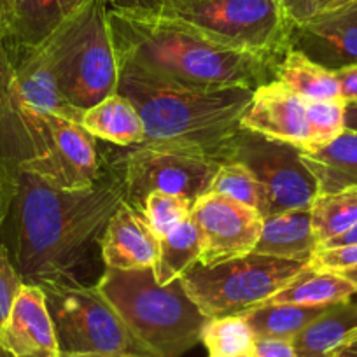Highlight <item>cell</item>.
<instances>
[{
  "mask_svg": "<svg viewBox=\"0 0 357 357\" xmlns=\"http://www.w3.org/2000/svg\"><path fill=\"white\" fill-rule=\"evenodd\" d=\"M301 160L317 178L319 193L357 186V132L345 128L326 147L314 153L301 151Z\"/></svg>",
  "mask_w": 357,
  "mask_h": 357,
  "instance_id": "obj_22",
  "label": "cell"
},
{
  "mask_svg": "<svg viewBox=\"0 0 357 357\" xmlns=\"http://www.w3.org/2000/svg\"><path fill=\"white\" fill-rule=\"evenodd\" d=\"M352 2H357V0H310V16L317 15V13L333 11V9L343 8Z\"/></svg>",
  "mask_w": 357,
  "mask_h": 357,
  "instance_id": "obj_39",
  "label": "cell"
},
{
  "mask_svg": "<svg viewBox=\"0 0 357 357\" xmlns=\"http://www.w3.org/2000/svg\"><path fill=\"white\" fill-rule=\"evenodd\" d=\"M107 9V0H88L44 43L61 97L79 112L118 93L119 68Z\"/></svg>",
  "mask_w": 357,
  "mask_h": 357,
  "instance_id": "obj_6",
  "label": "cell"
},
{
  "mask_svg": "<svg viewBox=\"0 0 357 357\" xmlns=\"http://www.w3.org/2000/svg\"><path fill=\"white\" fill-rule=\"evenodd\" d=\"M6 70H8V50H6V44H4V51L0 53V88H2V84H4Z\"/></svg>",
  "mask_w": 357,
  "mask_h": 357,
  "instance_id": "obj_43",
  "label": "cell"
},
{
  "mask_svg": "<svg viewBox=\"0 0 357 357\" xmlns=\"http://www.w3.org/2000/svg\"><path fill=\"white\" fill-rule=\"evenodd\" d=\"M4 51V39H2V33H0V53Z\"/></svg>",
  "mask_w": 357,
  "mask_h": 357,
  "instance_id": "obj_46",
  "label": "cell"
},
{
  "mask_svg": "<svg viewBox=\"0 0 357 357\" xmlns=\"http://www.w3.org/2000/svg\"><path fill=\"white\" fill-rule=\"evenodd\" d=\"M357 329V294L326 308L293 340L298 357H329Z\"/></svg>",
  "mask_w": 357,
  "mask_h": 357,
  "instance_id": "obj_21",
  "label": "cell"
},
{
  "mask_svg": "<svg viewBox=\"0 0 357 357\" xmlns=\"http://www.w3.org/2000/svg\"><path fill=\"white\" fill-rule=\"evenodd\" d=\"M277 79L303 102L343 100L336 72L308 60L300 51L289 50L277 63Z\"/></svg>",
  "mask_w": 357,
  "mask_h": 357,
  "instance_id": "obj_24",
  "label": "cell"
},
{
  "mask_svg": "<svg viewBox=\"0 0 357 357\" xmlns=\"http://www.w3.org/2000/svg\"><path fill=\"white\" fill-rule=\"evenodd\" d=\"M289 50L331 72L357 65V2L296 23Z\"/></svg>",
  "mask_w": 357,
  "mask_h": 357,
  "instance_id": "obj_14",
  "label": "cell"
},
{
  "mask_svg": "<svg viewBox=\"0 0 357 357\" xmlns=\"http://www.w3.org/2000/svg\"><path fill=\"white\" fill-rule=\"evenodd\" d=\"M61 357H105V356H61Z\"/></svg>",
  "mask_w": 357,
  "mask_h": 357,
  "instance_id": "obj_47",
  "label": "cell"
},
{
  "mask_svg": "<svg viewBox=\"0 0 357 357\" xmlns=\"http://www.w3.org/2000/svg\"><path fill=\"white\" fill-rule=\"evenodd\" d=\"M336 77H338L340 81V91H342L343 100L356 102L357 100V65L342 68V70L336 72Z\"/></svg>",
  "mask_w": 357,
  "mask_h": 357,
  "instance_id": "obj_36",
  "label": "cell"
},
{
  "mask_svg": "<svg viewBox=\"0 0 357 357\" xmlns=\"http://www.w3.org/2000/svg\"><path fill=\"white\" fill-rule=\"evenodd\" d=\"M345 128L357 132V100L345 104Z\"/></svg>",
  "mask_w": 357,
  "mask_h": 357,
  "instance_id": "obj_42",
  "label": "cell"
},
{
  "mask_svg": "<svg viewBox=\"0 0 357 357\" xmlns=\"http://www.w3.org/2000/svg\"><path fill=\"white\" fill-rule=\"evenodd\" d=\"M95 287L158 357H181L200 342L207 317L181 279L160 286L153 268H105Z\"/></svg>",
  "mask_w": 357,
  "mask_h": 357,
  "instance_id": "obj_4",
  "label": "cell"
},
{
  "mask_svg": "<svg viewBox=\"0 0 357 357\" xmlns=\"http://www.w3.org/2000/svg\"><path fill=\"white\" fill-rule=\"evenodd\" d=\"M61 356L158 357L95 286L40 284Z\"/></svg>",
  "mask_w": 357,
  "mask_h": 357,
  "instance_id": "obj_8",
  "label": "cell"
},
{
  "mask_svg": "<svg viewBox=\"0 0 357 357\" xmlns=\"http://www.w3.org/2000/svg\"><path fill=\"white\" fill-rule=\"evenodd\" d=\"M160 13L229 50L275 60L289 51L296 25L280 0H163Z\"/></svg>",
  "mask_w": 357,
  "mask_h": 357,
  "instance_id": "obj_7",
  "label": "cell"
},
{
  "mask_svg": "<svg viewBox=\"0 0 357 357\" xmlns=\"http://www.w3.org/2000/svg\"><path fill=\"white\" fill-rule=\"evenodd\" d=\"M329 357H357V329H354L345 342L335 349Z\"/></svg>",
  "mask_w": 357,
  "mask_h": 357,
  "instance_id": "obj_40",
  "label": "cell"
},
{
  "mask_svg": "<svg viewBox=\"0 0 357 357\" xmlns=\"http://www.w3.org/2000/svg\"><path fill=\"white\" fill-rule=\"evenodd\" d=\"M123 204L121 181L105 156L102 177L79 191L58 190L18 168L9 214L15 229L13 263L23 282L84 284L81 268L88 264L95 245L100 247L109 221Z\"/></svg>",
  "mask_w": 357,
  "mask_h": 357,
  "instance_id": "obj_1",
  "label": "cell"
},
{
  "mask_svg": "<svg viewBox=\"0 0 357 357\" xmlns=\"http://www.w3.org/2000/svg\"><path fill=\"white\" fill-rule=\"evenodd\" d=\"M100 254L105 268H154L160 256V236L154 233L142 212L123 204L102 235Z\"/></svg>",
  "mask_w": 357,
  "mask_h": 357,
  "instance_id": "obj_18",
  "label": "cell"
},
{
  "mask_svg": "<svg viewBox=\"0 0 357 357\" xmlns=\"http://www.w3.org/2000/svg\"><path fill=\"white\" fill-rule=\"evenodd\" d=\"M88 0H0V33L9 47L46 43Z\"/></svg>",
  "mask_w": 357,
  "mask_h": 357,
  "instance_id": "obj_17",
  "label": "cell"
},
{
  "mask_svg": "<svg viewBox=\"0 0 357 357\" xmlns=\"http://www.w3.org/2000/svg\"><path fill=\"white\" fill-rule=\"evenodd\" d=\"M0 357H2V354H0Z\"/></svg>",
  "mask_w": 357,
  "mask_h": 357,
  "instance_id": "obj_49",
  "label": "cell"
},
{
  "mask_svg": "<svg viewBox=\"0 0 357 357\" xmlns=\"http://www.w3.org/2000/svg\"><path fill=\"white\" fill-rule=\"evenodd\" d=\"M81 126L95 139L128 147L146 140V130L132 102L119 93L104 98L100 104L82 112Z\"/></svg>",
  "mask_w": 357,
  "mask_h": 357,
  "instance_id": "obj_20",
  "label": "cell"
},
{
  "mask_svg": "<svg viewBox=\"0 0 357 357\" xmlns=\"http://www.w3.org/2000/svg\"><path fill=\"white\" fill-rule=\"evenodd\" d=\"M289 11L294 23H301L310 18V0H280Z\"/></svg>",
  "mask_w": 357,
  "mask_h": 357,
  "instance_id": "obj_37",
  "label": "cell"
},
{
  "mask_svg": "<svg viewBox=\"0 0 357 357\" xmlns=\"http://www.w3.org/2000/svg\"><path fill=\"white\" fill-rule=\"evenodd\" d=\"M109 165L121 181L125 204L140 212L151 193L175 195L195 204L208 193L222 161L193 144L144 140L123 147Z\"/></svg>",
  "mask_w": 357,
  "mask_h": 357,
  "instance_id": "obj_9",
  "label": "cell"
},
{
  "mask_svg": "<svg viewBox=\"0 0 357 357\" xmlns=\"http://www.w3.org/2000/svg\"><path fill=\"white\" fill-rule=\"evenodd\" d=\"M23 284L25 282L13 263L9 249L0 242V329L8 321Z\"/></svg>",
  "mask_w": 357,
  "mask_h": 357,
  "instance_id": "obj_32",
  "label": "cell"
},
{
  "mask_svg": "<svg viewBox=\"0 0 357 357\" xmlns=\"http://www.w3.org/2000/svg\"><path fill=\"white\" fill-rule=\"evenodd\" d=\"M254 352L257 357H298L291 340L257 338L254 343Z\"/></svg>",
  "mask_w": 357,
  "mask_h": 357,
  "instance_id": "obj_35",
  "label": "cell"
},
{
  "mask_svg": "<svg viewBox=\"0 0 357 357\" xmlns=\"http://www.w3.org/2000/svg\"><path fill=\"white\" fill-rule=\"evenodd\" d=\"M107 2H109V4H112V2H114V0H107Z\"/></svg>",
  "mask_w": 357,
  "mask_h": 357,
  "instance_id": "obj_48",
  "label": "cell"
},
{
  "mask_svg": "<svg viewBox=\"0 0 357 357\" xmlns=\"http://www.w3.org/2000/svg\"><path fill=\"white\" fill-rule=\"evenodd\" d=\"M225 161L242 163L261 181L268 193V215L310 208L319 195L317 178L301 160V149L240 128Z\"/></svg>",
  "mask_w": 357,
  "mask_h": 357,
  "instance_id": "obj_11",
  "label": "cell"
},
{
  "mask_svg": "<svg viewBox=\"0 0 357 357\" xmlns=\"http://www.w3.org/2000/svg\"><path fill=\"white\" fill-rule=\"evenodd\" d=\"M345 100L305 102L310 146L305 153L326 147L345 132Z\"/></svg>",
  "mask_w": 357,
  "mask_h": 357,
  "instance_id": "obj_30",
  "label": "cell"
},
{
  "mask_svg": "<svg viewBox=\"0 0 357 357\" xmlns=\"http://www.w3.org/2000/svg\"><path fill=\"white\" fill-rule=\"evenodd\" d=\"M16 193V168L6 160L0 151V231L11 212L13 200Z\"/></svg>",
  "mask_w": 357,
  "mask_h": 357,
  "instance_id": "obj_34",
  "label": "cell"
},
{
  "mask_svg": "<svg viewBox=\"0 0 357 357\" xmlns=\"http://www.w3.org/2000/svg\"><path fill=\"white\" fill-rule=\"evenodd\" d=\"M2 357H61L56 333L39 286L23 284L0 329Z\"/></svg>",
  "mask_w": 357,
  "mask_h": 357,
  "instance_id": "obj_16",
  "label": "cell"
},
{
  "mask_svg": "<svg viewBox=\"0 0 357 357\" xmlns=\"http://www.w3.org/2000/svg\"><path fill=\"white\" fill-rule=\"evenodd\" d=\"M208 193H218L268 215V193L259 178L242 163L225 161L219 167Z\"/></svg>",
  "mask_w": 357,
  "mask_h": 357,
  "instance_id": "obj_28",
  "label": "cell"
},
{
  "mask_svg": "<svg viewBox=\"0 0 357 357\" xmlns=\"http://www.w3.org/2000/svg\"><path fill=\"white\" fill-rule=\"evenodd\" d=\"M317 249L319 243L312 229L310 208H300L266 215L252 252L310 263Z\"/></svg>",
  "mask_w": 357,
  "mask_h": 357,
  "instance_id": "obj_19",
  "label": "cell"
},
{
  "mask_svg": "<svg viewBox=\"0 0 357 357\" xmlns=\"http://www.w3.org/2000/svg\"><path fill=\"white\" fill-rule=\"evenodd\" d=\"M354 294H357V287L340 272L315 270L308 266L264 303L331 307L340 301L349 300Z\"/></svg>",
  "mask_w": 357,
  "mask_h": 357,
  "instance_id": "obj_23",
  "label": "cell"
},
{
  "mask_svg": "<svg viewBox=\"0 0 357 357\" xmlns=\"http://www.w3.org/2000/svg\"><path fill=\"white\" fill-rule=\"evenodd\" d=\"M340 273H342L343 277H347V279H349L350 282L357 287V268H349V270H343V272H340Z\"/></svg>",
  "mask_w": 357,
  "mask_h": 357,
  "instance_id": "obj_44",
  "label": "cell"
},
{
  "mask_svg": "<svg viewBox=\"0 0 357 357\" xmlns=\"http://www.w3.org/2000/svg\"><path fill=\"white\" fill-rule=\"evenodd\" d=\"M191 219L200 233L198 263L214 266L252 252L261 236L264 218L240 202L207 193L193 204Z\"/></svg>",
  "mask_w": 357,
  "mask_h": 357,
  "instance_id": "obj_13",
  "label": "cell"
},
{
  "mask_svg": "<svg viewBox=\"0 0 357 357\" xmlns=\"http://www.w3.org/2000/svg\"><path fill=\"white\" fill-rule=\"evenodd\" d=\"M228 357H257V354L252 350H247V352H242V354H236V356H228Z\"/></svg>",
  "mask_w": 357,
  "mask_h": 357,
  "instance_id": "obj_45",
  "label": "cell"
},
{
  "mask_svg": "<svg viewBox=\"0 0 357 357\" xmlns=\"http://www.w3.org/2000/svg\"><path fill=\"white\" fill-rule=\"evenodd\" d=\"M349 243H357V226H354L350 231H347L345 235L338 236V238L331 240V242L324 243L322 247L319 249H328V247H338V245H349Z\"/></svg>",
  "mask_w": 357,
  "mask_h": 357,
  "instance_id": "obj_41",
  "label": "cell"
},
{
  "mask_svg": "<svg viewBox=\"0 0 357 357\" xmlns=\"http://www.w3.org/2000/svg\"><path fill=\"white\" fill-rule=\"evenodd\" d=\"M107 20L118 67L193 88L257 89L277 79L280 60L229 50L160 11L109 4Z\"/></svg>",
  "mask_w": 357,
  "mask_h": 357,
  "instance_id": "obj_2",
  "label": "cell"
},
{
  "mask_svg": "<svg viewBox=\"0 0 357 357\" xmlns=\"http://www.w3.org/2000/svg\"><path fill=\"white\" fill-rule=\"evenodd\" d=\"M200 233L193 219L188 218L181 225L160 238V256L153 272L160 286L181 279L200 259Z\"/></svg>",
  "mask_w": 357,
  "mask_h": 357,
  "instance_id": "obj_25",
  "label": "cell"
},
{
  "mask_svg": "<svg viewBox=\"0 0 357 357\" xmlns=\"http://www.w3.org/2000/svg\"><path fill=\"white\" fill-rule=\"evenodd\" d=\"M310 266L315 270H329V272H343L349 268H357V243L317 249L312 257Z\"/></svg>",
  "mask_w": 357,
  "mask_h": 357,
  "instance_id": "obj_33",
  "label": "cell"
},
{
  "mask_svg": "<svg viewBox=\"0 0 357 357\" xmlns=\"http://www.w3.org/2000/svg\"><path fill=\"white\" fill-rule=\"evenodd\" d=\"M18 168L39 175L58 190L79 191L91 188L102 177L104 156L98 154L95 137L79 123L51 116L43 153Z\"/></svg>",
  "mask_w": 357,
  "mask_h": 357,
  "instance_id": "obj_12",
  "label": "cell"
},
{
  "mask_svg": "<svg viewBox=\"0 0 357 357\" xmlns=\"http://www.w3.org/2000/svg\"><path fill=\"white\" fill-rule=\"evenodd\" d=\"M6 50L8 70L0 88V151L18 168L43 153L51 116L81 125L82 112L61 97L46 44L30 50L6 46Z\"/></svg>",
  "mask_w": 357,
  "mask_h": 357,
  "instance_id": "obj_5",
  "label": "cell"
},
{
  "mask_svg": "<svg viewBox=\"0 0 357 357\" xmlns=\"http://www.w3.org/2000/svg\"><path fill=\"white\" fill-rule=\"evenodd\" d=\"M163 0H114L111 6L121 9H142V11H160Z\"/></svg>",
  "mask_w": 357,
  "mask_h": 357,
  "instance_id": "obj_38",
  "label": "cell"
},
{
  "mask_svg": "<svg viewBox=\"0 0 357 357\" xmlns=\"http://www.w3.org/2000/svg\"><path fill=\"white\" fill-rule=\"evenodd\" d=\"M240 126L268 139L293 144L303 153L310 146L305 102L279 79L254 89Z\"/></svg>",
  "mask_w": 357,
  "mask_h": 357,
  "instance_id": "obj_15",
  "label": "cell"
},
{
  "mask_svg": "<svg viewBox=\"0 0 357 357\" xmlns=\"http://www.w3.org/2000/svg\"><path fill=\"white\" fill-rule=\"evenodd\" d=\"M118 68V93L139 112L146 140L193 144L225 163L254 89L193 88L154 77L135 67Z\"/></svg>",
  "mask_w": 357,
  "mask_h": 357,
  "instance_id": "obj_3",
  "label": "cell"
},
{
  "mask_svg": "<svg viewBox=\"0 0 357 357\" xmlns=\"http://www.w3.org/2000/svg\"><path fill=\"white\" fill-rule=\"evenodd\" d=\"M193 204L183 197L168 193H151L142 207V215L158 236H165L172 228L191 218Z\"/></svg>",
  "mask_w": 357,
  "mask_h": 357,
  "instance_id": "obj_31",
  "label": "cell"
},
{
  "mask_svg": "<svg viewBox=\"0 0 357 357\" xmlns=\"http://www.w3.org/2000/svg\"><path fill=\"white\" fill-rule=\"evenodd\" d=\"M312 229L319 247L357 226V186L319 193L310 207Z\"/></svg>",
  "mask_w": 357,
  "mask_h": 357,
  "instance_id": "obj_26",
  "label": "cell"
},
{
  "mask_svg": "<svg viewBox=\"0 0 357 357\" xmlns=\"http://www.w3.org/2000/svg\"><path fill=\"white\" fill-rule=\"evenodd\" d=\"M200 342L208 357H228L252 350L256 335L243 315H225L205 321Z\"/></svg>",
  "mask_w": 357,
  "mask_h": 357,
  "instance_id": "obj_29",
  "label": "cell"
},
{
  "mask_svg": "<svg viewBox=\"0 0 357 357\" xmlns=\"http://www.w3.org/2000/svg\"><path fill=\"white\" fill-rule=\"evenodd\" d=\"M328 307H300V305L263 303L252 310L243 312V317L257 338L291 340L293 342L314 319Z\"/></svg>",
  "mask_w": 357,
  "mask_h": 357,
  "instance_id": "obj_27",
  "label": "cell"
},
{
  "mask_svg": "<svg viewBox=\"0 0 357 357\" xmlns=\"http://www.w3.org/2000/svg\"><path fill=\"white\" fill-rule=\"evenodd\" d=\"M310 263L250 252L214 266L197 263L183 277L188 296L207 319L238 315L259 307Z\"/></svg>",
  "mask_w": 357,
  "mask_h": 357,
  "instance_id": "obj_10",
  "label": "cell"
}]
</instances>
